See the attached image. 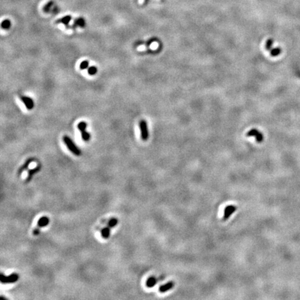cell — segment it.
I'll return each instance as SVG.
<instances>
[{
  "instance_id": "1",
  "label": "cell",
  "mask_w": 300,
  "mask_h": 300,
  "mask_svg": "<svg viewBox=\"0 0 300 300\" xmlns=\"http://www.w3.org/2000/svg\"><path fill=\"white\" fill-rule=\"evenodd\" d=\"M63 140L65 145H66V147H68V150L70 151L72 153L77 156L81 155V150L75 145L74 141L69 137V136H64L63 138Z\"/></svg>"
},
{
  "instance_id": "2",
  "label": "cell",
  "mask_w": 300,
  "mask_h": 300,
  "mask_svg": "<svg viewBox=\"0 0 300 300\" xmlns=\"http://www.w3.org/2000/svg\"><path fill=\"white\" fill-rule=\"evenodd\" d=\"M19 280V275L16 273H13L8 276H5L3 273L0 275V281L2 284L14 283Z\"/></svg>"
},
{
  "instance_id": "3",
  "label": "cell",
  "mask_w": 300,
  "mask_h": 300,
  "mask_svg": "<svg viewBox=\"0 0 300 300\" xmlns=\"http://www.w3.org/2000/svg\"><path fill=\"white\" fill-rule=\"evenodd\" d=\"M77 128H78L79 130L81 132V134L82 140L86 142L89 141L90 139V133L86 132L87 123L84 121L80 122V123L77 125Z\"/></svg>"
},
{
  "instance_id": "4",
  "label": "cell",
  "mask_w": 300,
  "mask_h": 300,
  "mask_svg": "<svg viewBox=\"0 0 300 300\" xmlns=\"http://www.w3.org/2000/svg\"><path fill=\"white\" fill-rule=\"evenodd\" d=\"M139 127L141 129V138L142 140L144 141H146L149 138V132H148V127L146 120H142L139 123Z\"/></svg>"
},
{
  "instance_id": "5",
  "label": "cell",
  "mask_w": 300,
  "mask_h": 300,
  "mask_svg": "<svg viewBox=\"0 0 300 300\" xmlns=\"http://www.w3.org/2000/svg\"><path fill=\"white\" fill-rule=\"evenodd\" d=\"M237 208L236 206L234 205H229L227 206V207L224 209V216H223V221L227 220L229 218L230 216L233 214V213H235V211H236Z\"/></svg>"
},
{
  "instance_id": "6",
  "label": "cell",
  "mask_w": 300,
  "mask_h": 300,
  "mask_svg": "<svg viewBox=\"0 0 300 300\" xmlns=\"http://www.w3.org/2000/svg\"><path fill=\"white\" fill-rule=\"evenodd\" d=\"M21 101L24 103L28 110H31L34 107V102L31 97L26 96H21L20 97Z\"/></svg>"
},
{
  "instance_id": "7",
  "label": "cell",
  "mask_w": 300,
  "mask_h": 300,
  "mask_svg": "<svg viewBox=\"0 0 300 300\" xmlns=\"http://www.w3.org/2000/svg\"><path fill=\"white\" fill-rule=\"evenodd\" d=\"M247 136H254L256 138V141L258 143H261L263 141V136L260 132H258L256 129H251L249 132H247Z\"/></svg>"
},
{
  "instance_id": "8",
  "label": "cell",
  "mask_w": 300,
  "mask_h": 300,
  "mask_svg": "<svg viewBox=\"0 0 300 300\" xmlns=\"http://www.w3.org/2000/svg\"><path fill=\"white\" fill-rule=\"evenodd\" d=\"M175 284V283L174 281H169L167 283H166V284L161 285V286L159 287V292L163 293V292H167V291L171 290L172 288H174Z\"/></svg>"
},
{
  "instance_id": "9",
  "label": "cell",
  "mask_w": 300,
  "mask_h": 300,
  "mask_svg": "<svg viewBox=\"0 0 300 300\" xmlns=\"http://www.w3.org/2000/svg\"><path fill=\"white\" fill-rule=\"evenodd\" d=\"M40 165H39V166H38L35 167V168H34L33 169H31V170H29L28 172V176H27V179H26V182H29L31 180L32 177H33V175H35V173H37V172H38L40 170Z\"/></svg>"
},
{
  "instance_id": "10",
  "label": "cell",
  "mask_w": 300,
  "mask_h": 300,
  "mask_svg": "<svg viewBox=\"0 0 300 300\" xmlns=\"http://www.w3.org/2000/svg\"><path fill=\"white\" fill-rule=\"evenodd\" d=\"M37 224L39 227H45L49 224V219L47 216H42L38 220Z\"/></svg>"
},
{
  "instance_id": "11",
  "label": "cell",
  "mask_w": 300,
  "mask_h": 300,
  "mask_svg": "<svg viewBox=\"0 0 300 300\" xmlns=\"http://www.w3.org/2000/svg\"><path fill=\"white\" fill-rule=\"evenodd\" d=\"M71 20H72L71 15H65V16H64L63 17H62V18L58 19V20L56 22L57 24H63L65 25L66 26H67L69 24Z\"/></svg>"
},
{
  "instance_id": "12",
  "label": "cell",
  "mask_w": 300,
  "mask_h": 300,
  "mask_svg": "<svg viewBox=\"0 0 300 300\" xmlns=\"http://www.w3.org/2000/svg\"><path fill=\"white\" fill-rule=\"evenodd\" d=\"M33 159H29L28 160H26V162L24 163V164L22 165V166L20 167V168L19 169L18 175H20L24 171V170H26V169L28 168V167L29 166V165L31 164L32 162H33Z\"/></svg>"
},
{
  "instance_id": "13",
  "label": "cell",
  "mask_w": 300,
  "mask_h": 300,
  "mask_svg": "<svg viewBox=\"0 0 300 300\" xmlns=\"http://www.w3.org/2000/svg\"><path fill=\"white\" fill-rule=\"evenodd\" d=\"M54 7V1H49V2L47 3L46 4L43 6L42 10L45 13H47L51 12L52 9Z\"/></svg>"
},
{
  "instance_id": "14",
  "label": "cell",
  "mask_w": 300,
  "mask_h": 300,
  "mask_svg": "<svg viewBox=\"0 0 300 300\" xmlns=\"http://www.w3.org/2000/svg\"><path fill=\"white\" fill-rule=\"evenodd\" d=\"M157 283V279L154 276H150L146 281V285L148 288H153Z\"/></svg>"
},
{
  "instance_id": "15",
  "label": "cell",
  "mask_w": 300,
  "mask_h": 300,
  "mask_svg": "<svg viewBox=\"0 0 300 300\" xmlns=\"http://www.w3.org/2000/svg\"><path fill=\"white\" fill-rule=\"evenodd\" d=\"M111 228L108 226V227H106L102 229V236L103 237L104 239H108L110 236L111 233Z\"/></svg>"
},
{
  "instance_id": "16",
  "label": "cell",
  "mask_w": 300,
  "mask_h": 300,
  "mask_svg": "<svg viewBox=\"0 0 300 300\" xmlns=\"http://www.w3.org/2000/svg\"><path fill=\"white\" fill-rule=\"evenodd\" d=\"M74 24L77 26H80V27H84L86 25V21L83 17H79L75 19Z\"/></svg>"
},
{
  "instance_id": "17",
  "label": "cell",
  "mask_w": 300,
  "mask_h": 300,
  "mask_svg": "<svg viewBox=\"0 0 300 300\" xmlns=\"http://www.w3.org/2000/svg\"><path fill=\"white\" fill-rule=\"evenodd\" d=\"M10 26H11V22H10V21L8 19L3 20L2 22H1V26L3 29H6V30L9 29Z\"/></svg>"
},
{
  "instance_id": "18",
  "label": "cell",
  "mask_w": 300,
  "mask_h": 300,
  "mask_svg": "<svg viewBox=\"0 0 300 300\" xmlns=\"http://www.w3.org/2000/svg\"><path fill=\"white\" fill-rule=\"evenodd\" d=\"M269 51H270V54L272 56H276L281 54V50L279 47H276L274 48V49H271Z\"/></svg>"
},
{
  "instance_id": "19",
  "label": "cell",
  "mask_w": 300,
  "mask_h": 300,
  "mask_svg": "<svg viewBox=\"0 0 300 300\" xmlns=\"http://www.w3.org/2000/svg\"><path fill=\"white\" fill-rule=\"evenodd\" d=\"M97 72V68L96 66H90L88 69V73L89 75H91V76L96 74Z\"/></svg>"
},
{
  "instance_id": "20",
  "label": "cell",
  "mask_w": 300,
  "mask_h": 300,
  "mask_svg": "<svg viewBox=\"0 0 300 300\" xmlns=\"http://www.w3.org/2000/svg\"><path fill=\"white\" fill-rule=\"evenodd\" d=\"M118 219L111 218V220L109 221V222H108V226H109L110 228H113L114 227H116L117 224H118Z\"/></svg>"
},
{
  "instance_id": "21",
  "label": "cell",
  "mask_w": 300,
  "mask_h": 300,
  "mask_svg": "<svg viewBox=\"0 0 300 300\" xmlns=\"http://www.w3.org/2000/svg\"><path fill=\"white\" fill-rule=\"evenodd\" d=\"M88 66H89V62L88 61L85 60L81 63L79 67H80L81 70H86V69H87V68H88Z\"/></svg>"
},
{
  "instance_id": "22",
  "label": "cell",
  "mask_w": 300,
  "mask_h": 300,
  "mask_svg": "<svg viewBox=\"0 0 300 300\" xmlns=\"http://www.w3.org/2000/svg\"><path fill=\"white\" fill-rule=\"evenodd\" d=\"M272 45H273V40H272V39H269V40H267L266 42V45H265V48H266V49L269 51V50L271 49V47L272 46Z\"/></svg>"
},
{
  "instance_id": "23",
  "label": "cell",
  "mask_w": 300,
  "mask_h": 300,
  "mask_svg": "<svg viewBox=\"0 0 300 300\" xmlns=\"http://www.w3.org/2000/svg\"><path fill=\"white\" fill-rule=\"evenodd\" d=\"M145 3H148L149 0H145Z\"/></svg>"
}]
</instances>
